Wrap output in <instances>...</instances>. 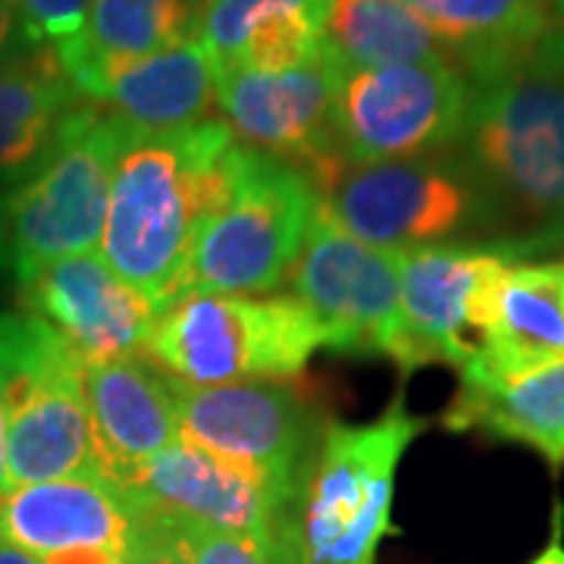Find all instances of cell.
<instances>
[{
    "mask_svg": "<svg viewBox=\"0 0 564 564\" xmlns=\"http://www.w3.org/2000/svg\"><path fill=\"white\" fill-rule=\"evenodd\" d=\"M467 79L492 73L543 44L552 0H408Z\"/></svg>",
    "mask_w": 564,
    "mask_h": 564,
    "instance_id": "23",
    "label": "cell"
},
{
    "mask_svg": "<svg viewBox=\"0 0 564 564\" xmlns=\"http://www.w3.org/2000/svg\"><path fill=\"white\" fill-rule=\"evenodd\" d=\"M0 280H3V276H0Z\"/></svg>",
    "mask_w": 564,
    "mask_h": 564,
    "instance_id": "35",
    "label": "cell"
},
{
    "mask_svg": "<svg viewBox=\"0 0 564 564\" xmlns=\"http://www.w3.org/2000/svg\"><path fill=\"white\" fill-rule=\"evenodd\" d=\"M122 122L82 101L51 154L0 192V276L20 285L41 267L98 251Z\"/></svg>",
    "mask_w": 564,
    "mask_h": 564,
    "instance_id": "4",
    "label": "cell"
},
{
    "mask_svg": "<svg viewBox=\"0 0 564 564\" xmlns=\"http://www.w3.org/2000/svg\"><path fill=\"white\" fill-rule=\"evenodd\" d=\"M323 348L321 329L295 295L192 292L154 317L144 358L192 386L292 380Z\"/></svg>",
    "mask_w": 564,
    "mask_h": 564,
    "instance_id": "5",
    "label": "cell"
},
{
    "mask_svg": "<svg viewBox=\"0 0 564 564\" xmlns=\"http://www.w3.org/2000/svg\"><path fill=\"white\" fill-rule=\"evenodd\" d=\"M329 0H202L198 41L214 69L289 73L326 47Z\"/></svg>",
    "mask_w": 564,
    "mask_h": 564,
    "instance_id": "19",
    "label": "cell"
},
{
    "mask_svg": "<svg viewBox=\"0 0 564 564\" xmlns=\"http://www.w3.org/2000/svg\"><path fill=\"white\" fill-rule=\"evenodd\" d=\"M521 254L502 242L426 245L402 254V329L392 364L402 377L445 364L462 373L480 348L486 299L505 263Z\"/></svg>",
    "mask_w": 564,
    "mask_h": 564,
    "instance_id": "12",
    "label": "cell"
},
{
    "mask_svg": "<svg viewBox=\"0 0 564 564\" xmlns=\"http://www.w3.org/2000/svg\"><path fill=\"white\" fill-rule=\"evenodd\" d=\"M20 311L51 323L85 364L135 358L158 311L101 261L98 251L41 267L17 285Z\"/></svg>",
    "mask_w": 564,
    "mask_h": 564,
    "instance_id": "14",
    "label": "cell"
},
{
    "mask_svg": "<svg viewBox=\"0 0 564 564\" xmlns=\"http://www.w3.org/2000/svg\"><path fill=\"white\" fill-rule=\"evenodd\" d=\"M564 358V258L505 263L480 321V348L462 377H518Z\"/></svg>",
    "mask_w": 564,
    "mask_h": 564,
    "instance_id": "16",
    "label": "cell"
},
{
    "mask_svg": "<svg viewBox=\"0 0 564 564\" xmlns=\"http://www.w3.org/2000/svg\"><path fill=\"white\" fill-rule=\"evenodd\" d=\"M321 214L373 248L452 245L489 232V214L455 154L345 166L321 195Z\"/></svg>",
    "mask_w": 564,
    "mask_h": 564,
    "instance_id": "9",
    "label": "cell"
},
{
    "mask_svg": "<svg viewBox=\"0 0 564 564\" xmlns=\"http://www.w3.org/2000/svg\"><path fill=\"white\" fill-rule=\"evenodd\" d=\"M10 484H7V417H3V404H0V502L7 499Z\"/></svg>",
    "mask_w": 564,
    "mask_h": 564,
    "instance_id": "34",
    "label": "cell"
},
{
    "mask_svg": "<svg viewBox=\"0 0 564 564\" xmlns=\"http://www.w3.org/2000/svg\"><path fill=\"white\" fill-rule=\"evenodd\" d=\"M232 141L214 117L176 132L122 122L98 254L158 314L188 289L192 248L226 192Z\"/></svg>",
    "mask_w": 564,
    "mask_h": 564,
    "instance_id": "1",
    "label": "cell"
},
{
    "mask_svg": "<svg viewBox=\"0 0 564 564\" xmlns=\"http://www.w3.org/2000/svg\"><path fill=\"white\" fill-rule=\"evenodd\" d=\"M3 417L10 489L69 477H104L85 399V370L32 389L7 408Z\"/></svg>",
    "mask_w": 564,
    "mask_h": 564,
    "instance_id": "20",
    "label": "cell"
},
{
    "mask_svg": "<svg viewBox=\"0 0 564 564\" xmlns=\"http://www.w3.org/2000/svg\"><path fill=\"white\" fill-rule=\"evenodd\" d=\"M426 421L395 392L370 423H329L295 511L302 564H377L392 530L395 474Z\"/></svg>",
    "mask_w": 564,
    "mask_h": 564,
    "instance_id": "6",
    "label": "cell"
},
{
    "mask_svg": "<svg viewBox=\"0 0 564 564\" xmlns=\"http://www.w3.org/2000/svg\"><path fill=\"white\" fill-rule=\"evenodd\" d=\"M129 508L120 489L104 477H69L17 486L0 502V540L35 558L66 549L122 552L129 536Z\"/></svg>",
    "mask_w": 564,
    "mask_h": 564,
    "instance_id": "18",
    "label": "cell"
},
{
    "mask_svg": "<svg viewBox=\"0 0 564 564\" xmlns=\"http://www.w3.org/2000/svg\"><path fill=\"white\" fill-rule=\"evenodd\" d=\"M202 0H91L76 61L66 76L82 88L104 69L198 39Z\"/></svg>",
    "mask_w": 564,
    "mask_h": 564,
    "instance_id": "24",
    "label": "cell"
},
{
    "mask_svg": "<svg viewBox=\"0 0 564 564\" xmlns=\"http://www.w3.org/2000/svg\"><path fill=\"white\" fill-rule=\"evenodd\" d=\"M564 508L562 502H555V514H552V540L543 552L530 564H564Z\"/></svg>",
    "mask_w": 564,
    "mask_h": 564,
    "instance_id": "32",
    "label": "cell"
},
{
    "mask_svg": "<svg viewBox=\"0 0 564 564\" xmlns=\"http://www.w3.org/2000/svg\"><path fill=\"white\" fill-rule=\"evenodd\" d=\"M85 399L104 477L117 489L182 440L173 383L144 355L85 364Z\"/></svg>",
    "mask_w": 564,
    "mask_h": 564,
    "instance_id": "15",
    "label": "cell"
},
{
    "mask_svg": "<svg viewBox=\"0 0 564 564\" xmlns=\"http://www.w3.org/2000/svg\"><path fill=\"white\" fill-rule=\"evenodd\" d=\"M29 41L61 63L63 73L76 61L91 0H7Z\"/></svg>",
    "mask_w": 564,
    "mask_h": 564,
    "instance_id": "27",
    "label": "cell"
},
{
    "mask_svg": "<svg viewBox=\"0 0 564 564\" xmlns=\"http://www.w3.org/2000/svg\"><path fill=\"white\" fill-rule=\"evenodd\" d=\"M120 564H188L182 549L180 524L170 518L135 514L122 545Z\"/></svg>",
    "mask_w": 564,
    "mask_h": 564,
    "instance_id": "28",
    "label": "cell"
},
{
    "mask_svg": "<svg viewBox=\"0 0 564 564\" xmlns=\"http://www.w3.org/2000/svg\"><path fill=\"white\" fill-rule=\"evenodd\" d=\"M176 524L188 564H302L299 536H251L188 521Z\"/></svg>",
    "mask_w": 564,
    "mask_h": 564,
    "instance_id": "26",
    "label": "cell"
},
{
    "mask_svg": "<svg viewBox=\"0 0 564 564\" xmlns=\"http://www.w3.org/2000/svg\"><path fill=\"white\" fill-rule=\"evenodd\" d=\"M452 433L530 445L549 464H564V358L518 377H462V389L443 414Z\"/></svg>",
    "mask_w": 564,
    "mask_h": 564,
    "instance_id": "21",
    "label": "cell"
},
{
    "mask_svg": "<svg viewBox=\"0 0 564 564\" xmlns=\"http://www.w3.org/2000/svg\"><path fill=\"white\" fill-rule=\"evenodd\" d=\"M474 180L489 232L521 258L564 242V66L543 47L470 79L452 151Z\"/></svg>",
    "mask_w": 564,
    "mask_h": 564,
    "instance_id": "2",
    "label": "cell"
},
{
    "mask_svg": "<svg viewBox=\"0 0 564 564\" xmlns=\"http://www.w3.org/2000/svg\"><path fill=\"white\" fill-rule=\"evenodd\" d=\"M32 54H41V51L22 32L13 7L7 0H0V63L22 61V57H32Z\"/></svg>",
    "mask_w": 564,
    "mask_h": 564,
    "instance_id": "29",
    "label": "cell"
},
{
    "mask_svg": "<svg viewBox=\"0 0 564 564\" xmlns=\"http://www.w3.org/2000/svg\"><path fill=\"white\" fill-rule=\"evenodd\" d=\"M326 47L345 66L452 61L408 0H329Z\"/></svg>",
    "mask_w": 564,
    "mask_h": 564,
    "instance_id": "25",
    "label": "cell"
},
{
    "mask_svg": "<svg viewBox=\"0 0 564 564\" xmlns=\"http://www.w3.org/2000/svg\"><path fill=\"white\" fill-rule=\"evenodd\" d=\"M336 82L339 61L329 47L289 73L214 69L217 110L229 132L248 148L302 170L321 195L348 166L333 126Z\"/></svg>",
    "mask_w": 564,
    "mask_h": 564,
    "instance_id": "11",
    "label": "cell"
},
{
    "mask_svg": "<svg viewBox=\"0 0 564 564\" xmlns=\"http://www.w3.org/2000/svg\"><path fill=\"white\" fill-rule=\"evenodd\" d=\"M0 564H41V562L32 555V552L20 549V545L0 540Z\"/></svg>",
    "mask_w": 564,
    "mask_h": 564,
    "instance_id": "33",
    "label": "cell"
},
{
    "mask_svg": "<svg viewBox=\"0 0 564 564\" xmlns=\"http://www.w3.org/2000/svg\"><path fill=\"white\" fill-rule=\"evenodd\" d=\"M540 47L552 61H558L564 66V0H552V22H549V32H545Z\"/></svg>",
    "mask_w": 564,
    "mask_h": 564,
    "instance_id": "31",
    "label": "cell"
},
{
    "mask_svg": "<svg viewBox=\"0 0 564 564\" xmlns=\"http://www.w3.org/2000/svg\"><path fill=\"white\" fill-rule=\"evenodd\" d=\"M321 210L302 170L232 141L226 192L192 248L188 289L207 295H263L292 276Z\"/></svg>",
    "mask_w": 564,
    "mask_h": 564,
    "instance_id": "3",
    "label": "cell"
},
{
    "mask_svg": "<svg viewBox=\"0 0 564 564\" xmlns=\"http://www.w3.org/2000/svg\"><path fill=\"white\" fill-rule=\"evenodd\" d=\"M467 107L470 79L458 63L345 66L339 61L336 144L348 166L452 154Z\"/></svg>",
    "mask_w": 564,
    "mask_h": 564,
    "instance_id": "8",
    "label": "cell"
},
{
    "mask_svg": "<svg viewBox=\"0 0 564 564\" xmlns=\"http://www.w3.org/2000/svg\"><path fill=\"white\" fill-rule=\"evenodd\" d=\"M170 383L185 443L242 464L292 505L302 502L329 426L323 402L304 377L220 386H192L170 377Z\"/></svg>",
    "mask_w": 564,
    "mask_h": 564,
    "instance_id": "7",
    "label": "cell"
},
{
    "mask_svg": "<svg viewBox=\"0 0 564 564\" xmlns=\"http://www.w3.org/2000/svg\"><path fill=\"white\" fill-rule=\"evenodd\" d=\"M82 101L98 104L139 132H176L210 120L217 107L214 63L198 39L151 57L104 69L82 88Z\"/></svg>",
    "mask_w": 564,
    "mask_h": 564,
    "instance_id": "17",
    "label": "cell"
},
{
    "mask_svg": "<svg viewBox=\"0 0 564 564\" xmlns=\"http://www.w3.org/2000/svg\"><path fill=\"white\" fill-rule=\"evenodd\" d=\"M120 496L129 518L151 514L251 536H295L299 505L254 470L223 462L185 440L141 464L120 486Z\"/></svg>",
    "mask_w": 564,
    "mask_h": 564,
    "instance_id": "13",
    "label": "cell"
},
{
    "mask_svg": "<svg viewBox=\"0 0 564 564\" xmlns=\"http://www.w3.org/2000/svg\"><path fill=\"white\" fill-rule=\"evenodd\" d=\"M120 555L113 549H66L41 558V564H120Z\"/></svg>",
    "mask_w": 564,
    "mask_h": 564,
    "instance_id": "30",
    "label": "cell"
},
{
    "mask_svg": "<svg viewBox=\"0 0 564 564\" xmlns=\"http://www.w3.org/2000/svg\"><path fill=\"white\" fill-rule=\"evenodd\" d=\"M402 254L348 236L317 210L289 280L326 351L392 361L402 329Z\"/></svg>",
    "mask_w": 564,
    "mask_h": 564,
    "instance_id": "10",
    "label": "cell"
},
{
    "mask_svg": "<svg viewBox=\"0 0 564 564\" xmlns=\"http://www.w3.org/2000/svg\"><path fill=\"white\" fill-rule=\"evenodd\" d=\"M79 104L76 85L51 54L0 63V192L51 154Z\"/></svg>",
    "mask_w": 564,
    "mask_h": 564,
    "instance_id": "22",
    "label": "cell"
}]
</instances>
